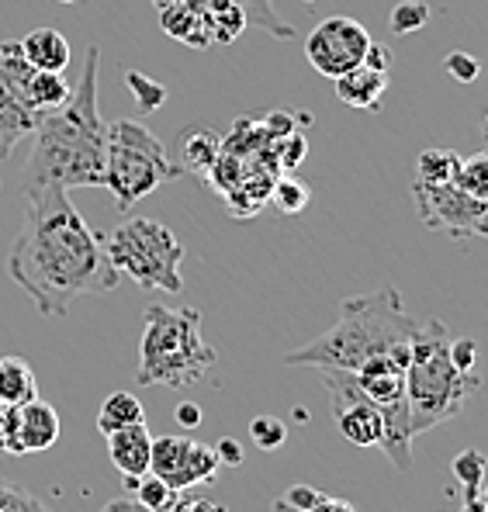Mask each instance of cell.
Segmentation results:
<instances>
[{"mask_svg":"<svg viewBox=\"0 0 488 512\" xmlns=\"http://www.w3.org/2000/svg\"><path fill=\"white\" fill-rule=\"evenodd\" d=\"M405 367L402 357H371L357 367V381L364 395L374 402V409L385 419V436L378 447L402 474L412 471V426H409V402H405Z\"/></svg>","mask_w":488,"mask_h":512,"instance_id":"obj_8","label":"cell"},{"mask_svg":"<svg viewBox=\"0 0 488 512\" xmlns=\"http://www.w3.org/2000/svg\"><path fill=\"white\" fill-rule=\"evenodd\" d=\"M184 177V167H177L167 156V146L160 135L149 132L135 118H115L108 122L104 135V184L122 212H129L135 201L149 198L156 187Z\"/></svg>","mask_w":488,"mask_h":512,"instance_id":"obj_6","label":"cell"},{"mask_svg":"<svg viewBox=\"0 0 488 512\" xmlns=\"http://www.w3.org/2000/svg\"><path fill=\"white\" fill-rule=\"evenodd\" d=\"M111 267L118 277H129L142 291H163V295H180L184 277V243L156 218H125L108 239H104Z\"/></svg>","mask_w":488,"mask_h":512,"instance_id":"obj_7","label":"cell"},{"mask_svg":"<svg viewBox=\"0 0 488 512\" xmlns=\"http://www.w3.org/2000/svg\"><path fill=\"white\" fill-rule=\"evenodd\" d=\"M70 84H66L63 73H45V70H35L32 80H28V90H25V104L35 111V115H49V111L63 108L66 97H70Z\"/></svg>","mask_w":488,"mask_h":512,"instance_id":"obj_20","label":"cell"},{"mask_svg":"<svg viewBox=\"0 0 488 512\" xmlns=\"http://www.w3.org/2000/svg\"><path fill=\"white\" fill-rule=\"evenodd\" d=\"M174 4H180V0H153L156 11H167V7H174Z\"/></svg>","mask_w":488,"mask_h":512,"instance_id":"obj_43","label":"cell"},{"mask_svg":"<svg viewBox=\"0 0 488 512\" xmlns=\"http://www.w3.org/2000/svg\"><path fill=\"white\" fill-rule=\"evenodd\" d=\"M0 512H49V509H45L35 495L0 485Z\"/></svg>","mask_w":488,"mask_h":512,"instance_id":"obj_33","label":"cell"},{"mask_svg":"<svg viewBox=\"0 0 488 512\" xmlns=\"http://www.w3.org/2000/svg\"><path fill=\"white\" fill-rule=\"evenodd\" d=\"M450 360L461 367L464 374H475L478 371V343L475 340H450Z\"/></svg>","mask_w":488,"mask_h":512,"instance_id":"obj_34","label":"cell"},{"mask_svg":"<svg viewBox=\"0 0 488 512\" xmlns=\"http://www.w3.org/2000/svg\"><path fill=\"white\" fill-rule=\"evenodd\" d=\"M59 4H80V0H59Z\"/></svg>","mask_w":488,"mask_h":512,"instance_id":"obj_45","label":"cell"},{"mask_svg":"<svg viewBox=\"0 0 488 512\" xmlns=\"http://www.w3.org/2000/svg\"><path fill=\"white\" fill-rule=\"evenodd\" d=\"M97 70H101V52L97 45L87 49L80 84L70 90L63 108L49 111L35 125V146L28 156L21 191L32 194L42 187H101L104 184V135L108 122L97 108Z\"/></svg>","mask_w":488,"mask_h":512,"instance_id":"obj_2","label":"cell"},{"mask_svg":"<svg viewBox=\"0 0 488 512\" xmlns=\"http://www.w3.org/2000/svg\"><path fill=\"white\" fill-rule=\"evenodd\" d=\"M7 409H11V405L0 402V436H4V419H7Z\"/></svg>","mask_w":488,"mask_h":512,"instance_id":"obj_44","label":"cell"},{"mask_svg":"<svg viewBox=\"0 0 488 512\" xmlns=\"http://www.w3.org/2000/svg\"><path fill=\"white\" fill-rule=\"evenodd\" d=\"M59 440V412L42 398L7 409L0 454H42Z\"/></svg>","mask_w":488,"mask_h":512,"instance_id":"obj_12","label":"cell"},{"mask_svg":"<svg viewBox=\"0 0 488 512\" xmlns=\"http://www.w3.org/2000/svg\"><path fill=\"white\" fill-rule=\"evenodd\" d=\"M461 170V156L454 149H423L416 160V180L419 184H450Z\"/></svg>","mask_w":488,"mask_h":512,"instance_id":"obj_23","label":"cell"},{"mask_svg":"<svg viewBox=\"0 0 488 512\" xmlns=\"http://www.w3.org/2000/svg\"><path fill=\"white\" fill-rule=\"evenodd\" d=\"M305 512H357V509L350 506L347 499H329V495H322V499L315 502L312 509H305Z\"/></svg>","mask_w":488,"mask_h":512,"instance_id":"obj_40","label":"cell"},{"mask_svg":"<svg viewBox=\"0 0 488 512\" xmlns=\"http://www.w3.org/2000/svg\"><path fill=\"white\" fill-rule=\"evenodd\" d=\"M7 274L45 319H66L80 295L118 288L104 236L90 229L63 187L25 194V222L7 253Z\"/></svg>","mask_w":488,"mask_h":512,"instance_id":"obj_1","label":"cell"},{"mask_svg":"<svg viewBox=\"0 0 488 512\" xmlns=\"http://www.w3.org/2000/svg\"><path fill=\"white\" fill-rule=\"evenodd\" d=\"M364 66H371V70L388 73V66H392V56H388L385 45H374V42H371V49H367V56H364Z\"/></svg>","mask_w":488,"mask_h":512,"instance_id":"obj_37","label":"cell"},{"mask_svg":"<svg viewBox=\"0 0 488 512\" xmlns=\"http://www.w3.org/2000/svg\"><path fill=\"white\" fill-rule=\"evenodd\" d=\"M450 468H454L457 481H461L464 499H478V495H482V481H485V468H488V457L482 454V450H478V447L461 450Z\"/></svg>","mask_w":488,"mask_h":512,"instance_id":"obj_26","label":"cell"},{"mask_svg":"<svg viewBox=\"0 0 488 512\" xmlns=\"http://www.w3.org/2000/svg\"><path fill=\"white\" fill-rule=\"evenodd\" d=\"M215 454H219V464H232V468L243 464V447H239L232 436H225V440L215 443Z\"/></svg>","mask_w":488,"mask_h":512,"instance_id":"obj_36","label":"cell"},{"mask_svg":"<svg viewBox=\"0 0 488 512\" xmlns=\"http://www.w3.org/2000/svg\"><path fill=\"white\" fill-rule=\"evenodd\" d=\"M35 125H39V115L28 104H21L11 87L0 84V163L18 149L25 135L35 132Z\"/></svg>","mask_w":488,"mask_h":512,"instance_id":"obj_16","label":"cell"},{"mask_svg":"<svg viewBox=\"0 0 488 512\" xmlns=\"http://www.w3.org/2000/svg\"><path fill=\"white\" fill-rule=\"evenodd\" d=\"M232 4L243 7V11H246V21H250V25H257L260 32L274 35V39H281V42L295 39V28H291L284 18H277L274 0H232Z\"/></svg>","mask_w":488,"mask_h":512,"instance_id":"obj_24","label":"cell"},{"mask_svg":"<svg viewBox=\"0 0 488 512\" xmlns=\"http://www.w3.org/2000/svg\"><path fill=\"white\" fill-rule=\"evenodd\" d=\"M367 49H371L367 28L354 18H343V14L319 21L305 39V59L312 63L315 73L329 80L343 77L347 70L364 63Z\"/></svg>","mask_w":488,"mask_h":512,"instance_id":"obj_10","label":"cell"},{"mask_svg":"<svg viewBox=\"0 0 488 512\" xmlns=\"http://www.w3.org/2000/svg\"><path fill=\"white\" fill-rule=\"evenodd\" d=\"M108 440V457L122 474H132V478H142L149 474V454H153V433L146 429V423H135L125 429H115V433L104 436Z\"/></svg>","mask_w":488,"mask_h":512,"instance_id":"obj_14","label":"cell"},{"mask_svg":"<svg viewBox=\"0 0 488 512\" xmlns=\"http://www.w3.org/2000/svg\"><path fill=\"white\" fill-rule=\"evenodd\" d=\"M125 87H129V94L139 101V108L146 111V115L167 104V87H163L160 80L146 77V73H125Z\"/></svg>","mask_w":488,"mask_h":512,"instance_id":"obj_29","label":"cell"},{"mask_svg":"<svg viewBox=\"0 0 488 512\" xmlns=\"http://www.w3.org/2000/svg\"><path fill=\"white\" fill-rule=\"evenodd\" d=\"M267 198H270V205H274L277 212L298 215V212H305V208H309L312 191H309V184H302L298 177H277L274 184H270Z\"/></svg>","mask_w":488,"mask_h":512,"instance_id":"obj_25","label":"cell"},{"mask_svg":"<svg viewBox=\"0 0 488 512\" xmlns=\"http://www.w3.org/2000/svg\"><path fill=\"white\" fill-rule=\"evenodd\" d=\"M412 198L423 229L447 232L454 239H488V201L464 191L457 180L450 184H419L412 180Z\"/></svg>","mask_w":488,"mask_h":512,"instance_id":"obj_9","label":"cell"},{"mask_svg":"<svg viewBox=\"0 0 488 512\" xmlns=\"http://www.w3.org/2000/svg\"><path fill=\"white\" fill-rule=\"evenodd\" d=\"M482 499H485V509H488V492H485V495H482Z\"/></svg>","mask_w":488,"mask_h":512,"instance_id":"obj_46","label":"cell"},{"mask_svg":"<svg viewBox=\"0 0 488 512\" xmlns=\"http://www.w3.org/2000/svg\"><path fill=\"white\" fill-rule=\"evenodd\" d=\"M21 52H25V59L35 70H45V73H63L73 59L70 42H66V35L56 32V28H35V32H28L25 39H21Z\"/></svg>","mask_w":488,"mask_h":512,"instance_id":"obj_17","label":"cell"},{"mask_svg":"<svg viewBox=\"0 0 488 512\" xmlns=\"http://www.w3.org/2000/svg\"><path fill=\"white\" fill-rule=\"evenodd\" d=\"M426 21H430V4L426 0H399L392 7V14H388V28L395 35L419 32V28H426Z\"/></svg>","mask_w":488,"mask_h":512,"instance_id":"obj_28","label":"cell"},{"mask_svg":"<svg viewBox=\"0 0 488 512\" xmlns=\"http://www.w3.org/2000/svg\"><path fill=\"white\" fill-rule=\"evenodd\" d=\"M177 502H180V499H177ZM170 512H180V506H174V509H170Z\"/></svg>","mask_w":488,"mask_h":512,"instance_id":"obj_47","label":"cell"},{"mask_svg":"<svg viewBox=\"0 0 488 512\" xmlns=\"http://www.w3.org/2000/svg\"><path fill=\"white\" fill-rule=\"evenodd\" d=\"M478 388H482V374H464L450 360V333L444 322H419L416 336H412L409 367H405V402H409L412 436H423L454 419Z\"/></svg>","mask_w":488,"mask_h":512,"instance_id":"obj_4","label":"cell"},{"mask_svg":"<svg viewBox=\"0 0 488 512\" xmlns=\"http://www.w3.org/2000/svg\"><path fill=\"white\" fill-rule=\"evenodd\" d=\"M457 184H461L464 191L475 194V198L488 201V153H478V156H471V160H461Z\"/></svg>","mask_w":488,"mask_h":512,"instance_id":"obj_30","label":"cell"},{"mask_svg":"<svg viewBox=\"0 0 488 512\" xmlns=\"http://www.w3.org/2000/svg\"><path fill=\"white\" fill-rule=\"evenodd\" d=\"M180 512H225V506L222 502H212V499H184L180 495Z\"/></svg>","mask_w":488,"mask_h":512,"instance_id":"obj_39","label":"cell"},{"mask_svg":"<svg viewBox=\"0 0 488 512\" xmlns=\"http://www.w3.org/2000/svg\"><path fill=\"white\" fill-rule=\"evenodd\" d=\"M160 28L170 39L191 45V49H208V45H212L208 0H180V4L160 11Z\"/></svg>","mask_w":488,"mask_h":512,"instance_id":"obj_13","label":"cell"},{"mask_svg":"<svg viewBox=\"0 0 488 512\" xmlns=\"http://www.w3.org/2000/svg\"><path fill=\"white\" fill-rule=\"evenodd\" d=\"M284 146H288V153L281 149V167H284V170H295L298 163L305 160V149H309V146H305V135L288 132V142H284Z\"/></svg>","mask_w":488,"mask_h":512,"instance_id":"obj_35","label":"cell"},{"mask_svg":"<svg viewBox=\"0 0 488 512\" xmlns=\"http://www.w3.org/2000/svg\"><path fill=\"white\" fill-rule=\"evenodd\" d=\"M461 512H488L485 509V499H482V495H478V499H464Z\"/></svg>","mask_w":488,"mask_h":512,"instance_id":"obj_42","label":"cell"},{"mask_svg":"<svg viewBox=\"0 0 488 512\" xmlns=\"http://www.w3.org/2000/svg\"><path fill=\"white\" fill-rule=\"evenodd\" d=\"M180 156H184V173H208L219 167L222 156V139L212 132V128H187L180 135Z\"/></svg>","mask_w":488,"mask_h":512,"instance_id":"obj_19","label":"cell"},{"mask_svg":"<svg viewBox=\"0 0 488 512\" xmlns=\"http://www.w3.org/2000/svg\"><path fill=\"white\" fill-rule=\"evenodd\" d=\"M222 471L219 454L208 443H194L191 436H153L149 474L163 478L170 488L187 492L194 485H208Z\"/></svg>","mask_w":488,"mask_h":512,"instance_id":"obj_11","label":"cell"},{"mask_svg":"<svg viewBox=\"0 0 488 512\" xmlns=\"http://www.w3.org/2000/svg\"><path fill=\"white\" fill-rule=\"evenodd\" d=\"M250 436L260 450H277V447H284V440H288V426H284V419H277V416H257L250 423Z\"/></svg>","mask_w":488,"mask_h":512,"instance_id":"obj_31","label":"cell"},{"mask_svg":"<svg viewBox=\"0 0 488 512\" xmlns=\"http://www.w3.org/2000/svg\"><path fill=\"white\" fill-rule=\"evenodd\" d=\"M419 319L402 308L395 288H381L374 295H357L340 305V319L312 343L284 353L291 367H333V371H357L371 357H402L409 360L412 336Z\"/></svg>","mask_w":488,"mask_h":512,"instance_id":"obj_3","label":"cell"},{"mask_svg":"<svg viewBox=\"0 0 488 512\" xmlns=\"http://www.w3.org/2000/svg\"><path fill=\"white\" fill-rule=\"evenodd\" d=\"M177 423L184 426V429L201 426V405H194V402H180V405H177Z\"/></svg>","mask_w":488,"mask_h":512,"instance_id":"obj_38","label":"cell"},{"mask_svg":"<svg viewBox=\"0 0 488 512\" xmlns=\"http://www.w3.org/2000/svg\"><path fill=\"white\" fill-rule=\"evenodd\" d=\"M208 28H212V45H232L250 28V21L232 0H208Z\"/></svg>","mask_w":488,"mask_h":512,"instance_id":"obj_22","label":"cell"},{"mask_svg":"<svg viewBox=\"0 0 488 512\" xmlns=\"http://www.w3.org/2000/svg\"><path fill=\"white\" fill-rule=\"evenodd\" d=\"M336 84V97H340V104H347V108H357V111H378L381 101H385L388 94V73L381 70H371V66H354V70H347L343 77L333 80Z\"/></svg>","mask_w":488,"mask_h":512,"instance_id":"obj_15","label":"cell"},{"mask_svg":"<svg viewBox=\"0 0 488 512\" xmlns=\"http://www.w3.org/2000/svg\"><path fill=\"white\" fill-rule=\"evenodd\" d=\"M219 364L215 346L201 336L198 308H167L149 305L142 315L139 364H135V384L139 388H191Z\"/></svg>","mask_w":488,"mask_h":512,"instance_id":"obj_5","label":"cell"},{"mask_svg":"<svg viewBox=\"0 0 488 512\" xmlns=\"http://www.w3.org/2000/svg\"><path fill=\"white\" fill-rule=\"evenodd\" d=\"M135 423H146V409L142 402L132 395V391H115L101 402L97 409V429L101 436L115 433V429H125V426H135Z\"/></svg>","mask_w":488,"mask_h":512,"instance_id":"obj_21","label":"cell"},{"mask_svg":"<svg viewBox=\"0 0 488 512\" xmlns=\"http://www.w3.org/2000/svg\"><path fill=\"white\" fill-rule=\"evenodd\" d=\"M39 398V381L25 357H0V402L4 405H21Z\"/></svg>","mask_w":488,"mask_h":512,"instance_id":"obj_18","label":"cell"},{"mask_svg":"<svg viewBox=\"0 0 488 512\" xmlns=\"http://www.w3.org/2000/svg\"><path fill=\"white\" fill-rule=\"evenodd\" d=\"M444 73L447 77H454L457 84H475L478 77H482V63H478L471 52H447L444 56Z\"/></svg>","mask_w":488,"mask_h":512,"instance_id":"obj_32","label":"cell"},{"mask_svg":"<svg viewBox=\"0 0 488 512\" xmlns=\"http://www.w3.org/2000/svg\"><path fill=\"white\" fill-rule=\"evenodd\" d=\"M101 512H153V509H146L139 499H115V502H108Z\"/></svg>","mask_w":488,"mask_h":512,"instance_id":"obj_41","label":"cell"},{"mask_svg":"<svg viewBox=\"0 0 488 512\" xmlns=\"http://www.w3.org/2000/svg\"><path fill=\"white\" fill-rule=\"evenodd\" d=\"M135 499L142 502L146 509H153V512H170L177 506V499L184 492H177V488H170L163 478H156V474H142L139 481H135Z\"/></svg>","mask_w":488,"mask_h":512,"instance_id":"obj_27","label":"cell"}]
</instances>
